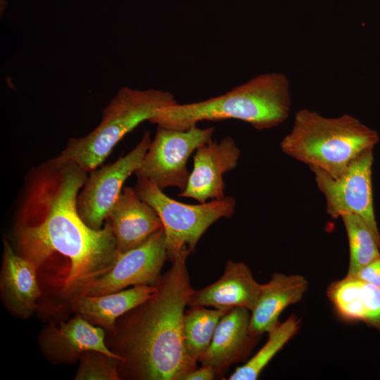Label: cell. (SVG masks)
I'll return each mask as SVG.
<instances>
[{"instance_id":"obj_1","label":"cell","mask_w":380,"mask_h":380,"mask_svg":"<svg viewBox=\"0 0 380 380\" xmlns=\"http://www.w3.org/2000/svg\"><path fill=\"white\" fill-rule=\"evenodd\" d=\"M87 173L57 157L32 167L14 222L16 253L65 301L109 270L118 255L110 221L93 229L78 213L77 198Z\"/></svg>"},{"instance_id":"obj_2","label":"cell","mask_w":380,"mask_h":380,"mask_svg":"<svg viewBox=\"0 0 380 380\" xmlns=\"http://www.w3.org/2000/svg\"><path fill=\"white\" fill-rule=\"evenodd\" d=\"M182 255L157 282L153 296L116 322L111 351L121 357L120 379L184 380L197 368L184 346L182 319L194 291Z\"/></svg>"},{"instance_id":"obj_3","label":"cell","mask_w":380,"mask_h":380,"mask_svg":"<svg viewBox=\"0 0 380 380\" xmlns=\"http://www.w3.org/2000/svg\"><path fill=\"white\" fill-rule=\"evenodd\" d=\"M290 108L287 77L270 72L259 75L217 96L160 108L148 122L165 128L186 130L201 121L235 119L262 130L282 123L288 118Z\"/></svg>"},{"instance_id":"obj_4","label":"cell","mask_w":380,"mask_h":380,"mask_svg":"<svg viewBox=\"0 0 380 380\" xmlns=\"http://www.w3.org/2000/svg\"><path fill=\"white\" fill-rule=\"evenodd\" d=\"M378 141L375 131L350 115L329 118L302 109L296 113L292 129L280 146L289 156L336 179Z\"/></svg>"},{"instance_id":"obj_5","label":"cell","mask_w":380,"mask_h":380,"mask_svg":"<svg viewBox=\"0 0 380 380\" xmlns=\"http://www.w3.org/2000/svg\"><path fill=\"white\" fill-rule=\"evenodd\" d=\"M177 103L167 91L122 87L103 109L99 125L84 137L70 138L56 157L90 172L103 163L126 134L148 121L158 109Z\"/></svg>"},{"instance_id":"obj_6","label":"cell","mask_w":380,"mask_h":380,"mask_svg":"<svg viewBox=\"0 0 380 380\" xmlns=\"http://www.w3.org/2000/svg\"><path fill=\"white\" fill-rule=\"evenodd\" d=\"M135 189L161 220L167 260L171 262L180 255H189L209 227L221 218H230L236 208V201L232 196L196 205L181 203L143 179H137Z\"/></svg>"},{"instance_id":"obj_7","label":"cell","mask_w":380,"mask_h":380,"mask_svg":"<svg viewBox=\"0 0 380 380\" xmlns=\"http://www.w3.org/2000/svg\"><path fill=\"white\" fill-rule=\"evenodd\" d=\"M215 128L194 126L177 130L158 126L154 138L141 165L134 172L137 179L148 180L160 189L176 187L183 191L190 173L188 159L201 145L212 140Z\"/></svg>"},{"instance_id":"obj_8","label":"cell","mask_w":380,"mask_h":380,"mask_svg":"<svg viewBox=\"0 0 380 380\" xmlns=\"http://www.w3.org/2000/svg\"><path fill=\"white\" fill-rule=\"evenodd\" d=\"M372 149H368L349 165L338 178H333L317 167H310L319 190L326 200L327 212L333 219L355 213L360 216L380 243L374 216L372 184Z\"/></svg>"},{"instance_id":"obj_9","label":"cell","mask_w":380,"mask_h":380,"mask_svg":"<svg viewBox=\"0 0 380 380\" xmlns=\"http://www.w3.org/2000/svg\"><path fill=\"white\" fill-rule=\"evenodd\" d=\"M151 142V134L146 131L127 154L90 172L77 198L78 213L90 228L103 227L125 181L141 165Z\"/></svg>"},{"instance_id":"obj_10","label":"cell","mask_w":380,"mask_h":380,"mask_svg":"<svg viewBox=\"0 0 380 380\" xmlns=\"http://www.w3.org/2000/svg\"><path fill=\"white\" fill-rule=\"evenodd\" d=\"M166 260L165 234L162 227L139 246L118 253L109 270L80 286L65 302L78 296L117 292L130 286L156 285Z\"/></svg>"},{"instance_id":"obj_11","label":"cell","mask_w":380,"mask_h":380,"mask_svg":"<svg viewBox=\"0 0 380 380\" xmlns=\"http://www.w3.org/2000/svg\"><path fill=\"white\" fill-rule=\"evenodd\" d=\"M240 156L241 151L230 136L219 142L211 141L201 145L194 156L187 185L178 196L192 198L199 203L223 198V175L237 166Z\"/></svg>"},{"instance_id":"obj_12","label":"cell","mask_w":380,"mask_h":380,"mask_svg":"<svg viewBox=\"0 0 380 380\" xmlns=\"http://www.w3.org/2000/svg\"><path fill=\"white\" fill-rule=\"evenodd\" d=\"M45 356L54 363L73 362L87 351H98L122 358L108 347L106 331L77 315L58 325L47 326L39 336Z\"/></svg>"},{"instance_id":"obj_13","label":"cell","mask_w":380,"mask_h":380,"mask_svg":"<svg viewBox=\"0 0 380 380\" xmlns=\"http://www.w3.org/2000/svg\"><path fill=\"white\" fill-rule=\"evenodd\" d=\"M118 253L132 250L163 227L156 211L141 199L135 188L124 187L108 217Z\"/></svg>"},{"instance_id":"obj_14","label":"cell","mask_w":380,"mask_h":380,"mask_svg":"<svg viewBox=\"0 0 380 380\" xmlns=\"http://www.w3.org/2000/svg\"><path fill=\"white\" fill-rule=\"evenodd\" d=\"M262 286L245 263L229 260L218 280L201 289L193 291L188 305L215 309L243 308L251 312Z\"/></svg>"},{"instance_id":"obj_15","label":"cell","mask_w":380,"mask_h":380,"mask_svg":"<svg viewBox=\"0 0 380 380\" xmlns=\"http://www.w3.org/2000/svg\"><path fill=\"white\" fill-rule=\"evenodd\" d=\"M0 284L1 298L7 309L21 319L32 316L42 293L37 272L6 240L4 241Z\"/></svg>"},{"instance_id":"obj_16","label":"cell","mask_w":380,"mask_h":380,"mask_svg":"<svg viewBox=\"0 0 380 380\" xmlns=\"http://www.w3.org/2000/svg\"><path fill=\"white\" fill-rule=\"evenodd\" d=\"M250 312L243 308L230 309L219 321L210 346L198 362L211 366L219 374L246 357L256 338L249 331Z\"/></svg>"},{"instance_id":"obj_17","label":"cell","mask_w":380,"mask_h":380,"mask_svg":"<svg viewBox=\"0 0 380 380\" xmlns=\"http://www.w3.org/2000/svg\"><path fill=\"white\" fill-rule=\"evenodd\" d=\"M308 288V282L302 275L273 274L270 281L262 284L257 303L251 312L250 334L258 338L274 328L284 309L301 300Z\"/></svg>"},{"instance_id":"obj_18","label":"cell","mask_w":380,"mask_h":380,"mask_svg":"<svg viewBox=\"0 0 380 380\" xmlns=\"http://www.w3.org/2000/svg\"><path fill=\"white\" fill-rule=\"evenodd\" d=\"M156 289V285H137L100 296L75 297L66 304L77 315L110 333L120 317L149 299Z\"/></svg>"},{"instance_id":"obj_19","label":"cell","mask_w":380,"mask_h":380,"mask_svg":"<svg viewBox=\"0 0 380 380\" xmlns=\"http://www.w3.org/2000/svg\"><path fill=\"white\" fill-rule=\"evenodd\" d=\"M327 296L343 317L380 330V288L346 275L330 284Z\"/></svg>"},{"instance_id":"obj_20","label":"cell","mask_w":380,"mask_h":380,"mask_svg":"<svg viewBox=\"0 0 380 380\" xmlns=\"http://www.w3.org/2000/svg\"><path fill=\"white\" fill-rule=\"evenodd\" d=\"M230 309H207L193 305L184 312L182 319V335L186 352L198 362L208 348L220 319Z\"/></svg>"},{"instance_id":"obj_21","label":"cell","mask_w":380,"mask_h":380,"mask_svg":"<svg viewBox=\"0 0 380 380\" xmlns=\"http://www.w3.org/2000/svg\"><path fill=\"white\" fill-rule=\"evenodd\" d=\"M341 217L346 228L350 249L347 276L354 277L362 268L380 257V243L358 215L348 213Z\"/></svg>"},{"instance_id":"obj_22","label":"cell","mask_w":380,"mask_h":380,"mask_svg":"<svg viewBox=\"0 0 380 380\" xmlns=\"http://www.w3.org/2000/svg\"><path fill=\"white\" fill-rule=\"evenodd\" d=\"M299 326L300 321L294 316H290L283 323L278 324L268 332V339L260 350L246 364L236 368L228 379H257L273 357L296 334Z\"/></svg>"},{"instance_id":"obj_23","label":"cell","mask_w":380,"mask_h":380,"mask_svg":"<svg viewBox=\"0 0 380 380\" xmlns=\"http://www.w3.org/2000/svg\"><path fill=\"white\" fill-rule=\"evenodd\" d=\"M121 360L98 351H87L80 358L76 380H119Z\"/></svg>"},{"instance_id":"obj_24","label":"cell","mask_w":380,"mask_h":380,"mask_svg":"<svg viewBox=\"0 0 380 380\" xmlns=\"http://www.w3.org/2000/svg\"><path fill=\"white\" fill-rule=\"evenodd\" d=\"M354 277L380 288V257L362 268Z\"/></svg>"},{"instance_id":"obj_25","label":"cell","mask_w":380,"mask_h":380,"mask_svg":"<svg viewBox=\"0 0 380 380\" xmlns=\"http://www.w3.org/2000/svg\"><path fill=\"white\" fill-rule=\"evenodd\" d=\"M215 374L216 372L211 366L202 365L200 368H196L187 374L184 380H211Z\"/></svg>"},{"instance_id":"obj_26","label":"cell","mask_w":380,"mask_h":380,"mask_svg":"<svg viewBox=\"0 0 380 380\" xmlns=\"http://www.w3.org/2000/svg\"><path fill=\"white\" fill-rule=\"evenodd\" d=\"M6 0H0V9H1V13L4 12L6 5Z\"/></svg>"}]
</instances>
